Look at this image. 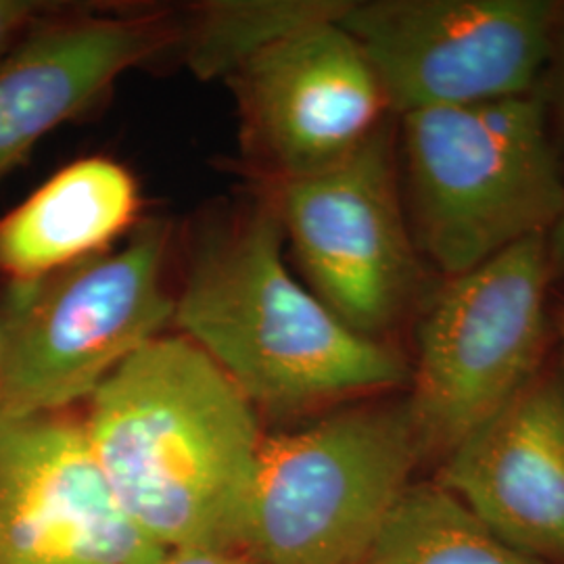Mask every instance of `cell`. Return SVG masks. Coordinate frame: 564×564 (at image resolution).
I'll return each mask as SVG.
<instances>
[{"label":"cell","mask_w":564,"mask_h":564,"mask_svg":"<svg viewBox=\"0 0 564 564\" xmlns=\"http://www.w3.org/2000/svg\"><path fill=\"white\" fill-rule=\"evenodd\" d=\"M121 512L165 550L242 545L263 437L253 403L186 337H158L90 395L82 421Z\"/></svg>","instance_id":"6da1fadb"},{"label":"cell","mask_w":564,"mask_h":564,"mask_svg":"<svg viewBox=\"0 0 564 564\" xmlns=\"http://www.w3.org/2000/svg\"><path fill=\"white\" fill-rule=\"evenodd\" d=\"M274 203L207 247L174 321L251 403L282 412L410 383L389 343L351 330L297 281L282 256Z\"/></svg>","instance_id":"7a4b0ae2"},{"label":"cell","mask_w":564,"mask_h":564,"mask_svg":"<svg viewBox=\"0 0 564 564\" xmlns=\"http://www.w3.org/2000/svg\"><path fill=\"white\" fill-rule=\"evenodd\" d=\"M544 84L521 97L398 118V163L414 242L442 279L547 237L564 174Z\"/></svg>","instance_id":"3957f363"},{"label":"cell","mask_w":564,"mask_h":564,"mask_svg":"<svg viewBox=\"0 0 564 564\" xmlns=\"http://www.w3.org/2000/svg\"><path fill=\"white\" fill-rule=\"evenodd\" d=\"M421 463L405 400L263 437L242 547L256 564H358Z\"/></svg>","instance_id":"277c9868"},{"label":"cell","mask_w":564,"mask_h":564,"mask_svg":"<svg viewBox=\"0 0 564 564\" xmlns=\"http://www.w3.org/2000/svg\"><path fill=\"white\" fill-rule=\"evenodd\" d=\"M552 282L545 237H533L433 289L405 398L423 463H444L544 368Z\"/></svg>","instance_id":"5b68a950"},{"label":"cell","mask_w":564,"mask_h":564,"mask_svg":"<svg viewBox=\"0 0 564 564\" xmlns=\"http://www.w3.org/2000/svg\"><path fill=\"white\" fill-rule=\"evenodd\" d=\"M167 235L141 228L120 249L41 281L11 284L0 316V410L63 412L160 337L174 318L163 289Z\"/></svg>","instance_id":"8992f818"},{"label":"cell","mask_w":564,"mask_h":564,"mask_svg":"<svg viewBox=\"0 0 564 564\" xmlns=\"http://www.w3.org/2000/svg\"><path fill=\"white\" fill-rule=\"evenodd\" d=\"M274 209L310 291L372 341L419 318L433 289L403 203L398 121L314 174L279 182Z\"/></svg>","instance_id":"52a82bcc"},{"label":"cell","mask_w":564,"mask_h":564,"mask_svg":"<svg viewBox=\"0 0 564 564\" xmlns=\"http://www.w3.org/2000/svg\"><path fill=\"white\" fill-rule=\"evenodd\" d=\"M563 4L552 0L347 2L391 116L500 101L538 90Z\"/></svg>","instance_id":"ba28073f"},{"label":"cell","mask_w":564,"mask_h":564,"mask_svg":"<svg viewBox=\"0 0 564 564\" xmlns=\"http://www.w3.org/2000/svg\"><path fill=\"white\" fill-rule=\"evenodd\" d=\"M113 500L82 421L0 410V564H158Z\"/></svg>","instance_id":"9c48e42d"},{"label":"cell","mask_w":564,"mask_h":564,"mask_svg":"<svg viewBox=\"0 0 564 564\" xmlns=\"http://www.w3.org/2000/svg\"><path fill=\"white\" fill-rule=\"evenodd\" d=\"M232 80L247 141L279 182L341 162L391 120L377 72L339 18L272 44Z\"/></svg>","instance_id":"30bf717a"},{"label":"cell","mask_w":564,"mask_h":564,"mask_svg":"<svg viewBox=\"0 0 564 564\" xmlns=\"http://www.w3.org/2000/svg\"><path fill=\"white\" fill-rule=\"evenodd\" d=\"M435 484L506 545L564 564V370L552 364L470 433Z\"/></svg>","instance_id":"8fae6325"},{"label":"cell","mask_w":564,"mask_h":564,"mask_svg":"<svg viewBox=\"0 0 564 564\" xmlns=\"http://www.w3.org/2000/svg\"><path fill=\"white\" fill-rule=\"evenodd\" d=\"M163 41L142 18L41 21L0 61V178Z\"/></svg>","instance_id":"7c38bea8"},{"label":"cell","mask_w":564,"mask_h":564,"mask_svg":"<svg viewBox=\"0 0 564 564\" xmlns=\"http://www.w3.org/2000/svg\"><path fill=\"white\" fill-rule=\"evenodd\" d=\"M139 212V184L121 163H69L0 220V274L11 284L41 281L101 256Z\"/></svg>","instance_id":"4fadbf2b"},{"label":"cell","mask_w":564,"mask_h":564,"mask_svg":"<svg viewBox=\"0 0 564 564\" xmlns=\"http://www.w3.org/2000/svg\"><path fill=\"white\" fill-rule=\"evenodd\" d=\"M358 564H542L494 535L435 481L412 484Z\"/></svg>","instance_id":"5bb4252c"},{"label":"cell","mask_w":564,"mask_h":564,"mask_svg":"<svg viewBox=\"0 0 564 564\" xmlns=\"http://www.w3.org/2000/svg\"><path fill=\"white\" fill-rule=\"evenodd\" d=\"M347 0H218L191 30L186 59L205 80L232 78L272 44L321 21L337 20Z\"/></svg>","instance_id":"9a60e30c"},{"label":"cell","mask_w":564,"mask_h":564,"mask_svg":"<svg viewBox=\"0 0 564 564\" xmlns=\"http://www.w3.org/2000/svg\"><path fill=\"white\" fill-rule=\"evenodd\" d=\"M46 11L44 2L0 0V61L41 23Z\"/></svg>","instance_id":"2e32d148"},{"label":"cell","mask_w":564,"mask_h":564,"mask_svg":"<svg viewBox=\"0 0 564 564\" xmlns=\"http://www.w3.org/2000/svg\"><path fill=\"white\" fill-rule=\"evenodd\" d=\"M158 564H256L242 545H181Z\"/></svg>","instance_id":"e0dca14e"},{"label":"cell","mask_w":564,"mask_h":564,"mask_svg":"<svg viewBox=\"0 0 564 564\" xmlns=\"http://www.w3.org/2000/svg\"><path fill=\"white\" fill-rule=\"evenodd\" d=\"M550 86L544 84L545 99L550 107V116H554L558 121V130L564 139V7L556 28L554 36V48H552V59H550Z\"/></svg>","instance_id":"ac0fdd59"},{"label":"cell","mask_w":564,"mask_h":564,"mask_svg":"<svg viewBox=\"0 0 564 564\" xmlns=\"http://www.w3.org/2000/svg\"><path fill=\"white\" fill-rule=\"evenodd\" d=\"M545 249H547V262L552 270V279L561 281L564 279V212L561 220L547 232Z\"/></svg>","instance_id":"d6986e66"},{"label":"cell","mask_w":564,"mask_h":564,"mask_svg":"<svg viewBox=\"0 0 564 564\" xmlns=\"http://www.w3.org/2000/svg\"><path fill=\"white\" fill-rule=\"evenodd\" d=\"M552 318H554V335H556L558 347H561V366L564 370V297L556 305V310L552 312Z\"/></svg>","instance_id":"ffe728a7"}]
</instances>
